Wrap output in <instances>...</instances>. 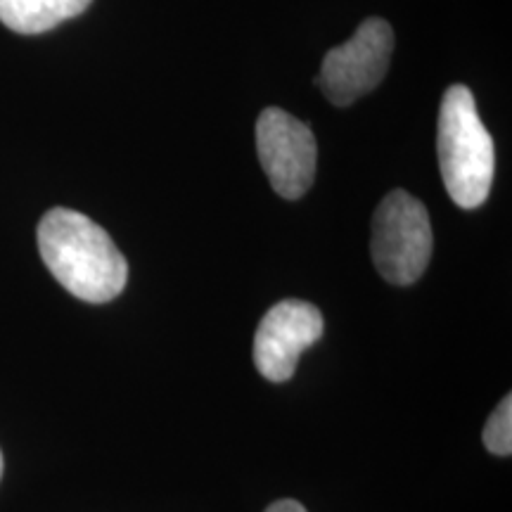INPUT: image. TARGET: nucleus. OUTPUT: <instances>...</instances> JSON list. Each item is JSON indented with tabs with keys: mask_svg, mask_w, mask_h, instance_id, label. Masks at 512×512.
Listing matches in <instances>:
<instances>
[{
	"mask_svg": "<svg viewBox=\"0 0 512 512\" xmlns=\"http://www.w3.org/2000/svg\"><path fill=\"white\" fill-rule=\"evenodd\" d=\"M394 50V31L384 19L370 17L344 46L332 48L320 67L318 86L332 105L347 107L384 79Z\"/></svg>",
	"mask_w": 512,
	"mask_h": 512,
	"instance_id": "4",
	"label": "nucleus"
},
{
	"mask_svg": "<svg viewBox=\"0 0 512 512\" xmlns=\"http://www.w3.org/2000/svg\"><path fill=\"white\" fill-rule=\"evenodd\" d=\"M256 150L273 190L285 200H299L316 176V138L304 121L268 107L256 121Z\"/></svg>",
	"mask_w": 512,
	"mask_h": 512,
	"instance_id": "5",
	"label": "nucleus"
},
{
	"mask_svg": "<svg viewBox=\"0 0 512 512\" xmlns=\"http://www.w3.org/2000/svg\"><path fill=\"white\" fill-rule=\"evenodd\" d=\"M93 0H0V22L17 34H43L79 17Z\"/></svg>",
	"mask_w": 512,
	"mask_h": 512,
	"instance_id": "7",
	"label": "nucleus"
},
{
	"mask_svg": "<svg viewBox=\"0 0 512 512\" xmlns=\"http://www.w3.org/2000/svg\"><path fill=\"white\" fill-rule=\"evenodd\" d=\"M266 512H306V508L302 503L285 498V501H275L273 505H268Z\"/></svg>",
	"mask_w": 512,
	"mask_h": 512,
	"instance_id": "9",
	"label": "nucleus"
},
{
	"mask_svg": "<svg viewBox=\"0 0 512 512\" xmlns=\"http://www.w3.org/2000/svg\"><path fill=\"white\" fill-rule=\"evenodd\" d=\"M323 313L302 299H285L261 318L254 335V366L268 382H287L299 356L323 335Z\"/></svg>",
	"mask_w": 512,
	"mask_h": 512,
	"instance_id": "6",
	"label": "nucleus"
},
{
	"mask_svg": "<svg viewBox=\"0 0 512 512\" xmlns=\"http://www.w3.org/2000/svg\"><path fill=\"white\" fill-rule=\"evenodd\" d=\"M441 178L460 209L482 207L496 171L494 140L482 124L470 88L451 86L439 112Z\"/></svg>",
	"mask_w": 512,
	"mask_h": 512,
	"instance_id": "2",
	"label": "nucleus"
},
{
	"mask_svg": "<svg viewBox=\"0 0 512 512\" xmlns=\"http://www.w3.org/2000/svg\"><path fill=\"white\" fill-rule=\"evenodd\" d=\"M432 226L425 204L406 190H394L380 202L373 219V259L392 285H413L432 256Z\"/></svg>",
	"mask_w": 512,
	"mask_h": 512,
	"instance_id": "3",
	"label": "nucleus"
},
{
	"mask_svg": "<svg viewBox=\"0 0 512 512\" xmlns=\"http://www.w3.org/2000/svg\"><path fill=\"white\" fill-rule=\"evenodd\" d=\"M484 446L494 456H510L512 451V396L505 394L503 401L498 403L496 411L491 413L482 432Z\"/></svg>",
	"mask_w": 512,
	"mask_h": 512,
	"instance_id": "8",
	"label": "nucleus"
},
{
	"mask_svg": "<svg viewBox=\"0 0 512 512\" xmlns=\"http://www.w3.org/2000/svg\"><path fill=\"white\" fill-rule=\"evenodd\" d=\"M38 252L64 290L88 304H107L124 292L128 264L98 223L72 209H50L38 223Z\"/></svg>",
	"mask_w": 512,
	"mask_h": 512,
	"instance_id": "1",
	"label": "nucleus"
},
{
	"mask_svg": "<svg viewBox=\"0 0 512 512\" xmlns=\"http://www.w3.org/2000/svg\"><path fill=\"white\" fill-rule=\"evenodd\" d=\"M0 477H3V453H0Z\"/></svg>",
	"mask_w": 512,
	"mask_h": 512,
	"instance_id": "10",
	"label": "nucleus"
}]
</instances>
